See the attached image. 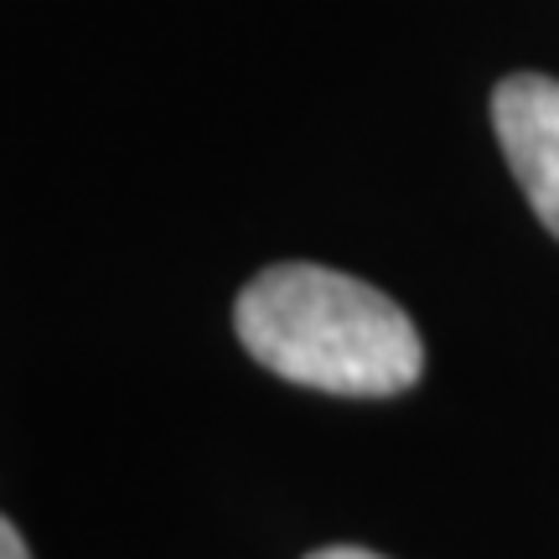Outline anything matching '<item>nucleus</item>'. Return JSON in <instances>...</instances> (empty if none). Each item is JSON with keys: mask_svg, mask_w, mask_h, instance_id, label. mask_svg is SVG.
I'll return each mask as SVG.
<instances>
[{"mask_svg": "<svg viewBox=\"0 0 559 559\" xmlns=\"http://www.w3.org/2000/svg\"><path fill=\"white\" fill-rule=\"evenodd\" d=\"M234 326L270 373L342 400H389L425 373L400 300L326 264H270L243 285Z\"/></svg>", "mask_w": 559, "mask_h": 559, "instance_id": "1", "label": "nucleus"}, {"mask_svg": "<svg viewBox=\"0 0 559 559\" xmlns=\"http://www.w3.org/2000/svg\"><path fill=\"white\" fill-rule=\"evenodd\" d=\"M492 130L528 207L559 239V79L513 73L492 94Z\"/></svg>", "mask_w": 559, "mask_h": 559, "instance_id": "2", "label": "nucleus"}, {"mask_svg": "<svg viewBox=\"0 0 559 559\" xmlns=\"http://www.w3.org/2000/svg\"><path fill=\"white\" fill-rule=\"evenodd\" d=\"M0 559H32L26 555V544H21V534L5 519H0Z\"/></svg>", "mask_w": 559, "mask_h": 559, "instance_id": "3", "label": "nucleus"}, {"mask_svg": "<svg viewBox=\"0 0 559 559\" xmlns=\"http://www.w3.org/2000/svg\"><path fill=\"white\" fill-rule=\"evenodd\" d=\"M306 559H383V555H373V549H353V544H337V549H317V555H306Z\"/></svg>", "mask_w": 559, "mask_h": 559, "instance_id": "4", "label": "nucleus"}]
</instances>
